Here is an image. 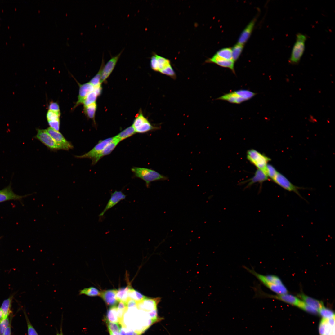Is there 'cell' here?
Listing matches in <instances>:
<instances>
[{"mask_svg":"<svg viewBox=\"0 0 335 335\" xmlns=\"http://www.w3.org/2000/svg\"><path fill=\"white\" fill-rule=\"evenodd\" d=\"M150 65L153 70L168 76L172 79L176 78V73L167 58L153 53L150 60Z\"/></svg>","mask_w":335,"mask_h":335,"instance_id":"cell-1","label":"cell"},{"mask_svg":"<svg viewBox=\"0 0 335 335\" xmlns=\"http://www.w3.org/2000/svg\"><path fill=\"white\" fill-rule=\"evenodd\" d=\"M132 171L137 177L144 181L146 187H149L150 183L153 181L158 180H165L167 179L166 176L161 174L156 171L146 168L139 167H133Z\"/></svg>","mask_w":335,"mask_h":335,"instance_id":"cell-2","label":"cell"},{"mask_svg":"<svg viewBox=\"0 0 335 335\" xmlns=\"http://www.w3.org/2000/svg\"><path fill=\"white\" fill-rule=\"evenodd\" d=\"M306 39L307 36L305 34L298 33L297 35L289 59L291 64L297 65L300 62L305 51Z\"/></svg>","mask_w":335,"mask_h":335,"instance_id":"cell-3","label":"cell"},{"mask_svg":"<svg viewBox=\"0 0 335 335\" xmlns=\"http://www.w3.org/2000/svg\"><path fill=\"white\" fill-rule=\"evenodd\" d=\"M132 126L136 133H145L159 128L153 126L140 110L134 119Z\"/></svg>","mask_w":335,"mask_h":335,"instance_id":"cell-4","label":"cell"},{"mask_svg":"<svg viewBox=\"0 0 335 335\" xmlns=\"http://www.w3.org/2000/svg\"><path fill=\"white\" fill-rule=\"evenodd\" d=\"M247 158L249 161L256 166L258 169L264 170L270 158L253 149H250L247 152Z\"/></svg>","mask_w":335,"mask_h":335,"instance_id":"cell-5","label":"cell"},{"mask_svg":"<svg viewBox=\"0 0 335 335\" xmlns=\"http://www.w3.org/2000/svg\"><path fill=\"white\" fill-rule=\"evenodd\" d=\"M113 140V137L99 141L98 143L90 151L81 155L76 156L78 158H89L93 161L99 155L103 149Z\"/></svg>","mask_w":335,"mask_h":335,"instance_id":"cell-6","label":"cell"},{"mask_svg":"<svg viewBox=\"0 0 335 335\" xmlns=\"http://www.w3.org/2000/svg\"><path fill=\"white\" fill-rule=\"evenodd\" d=\"M273 181L284 189L290 192H294L300 197L304 199L298 191L299 189H302L303 188L294 185L281 173L278 172Z\"/></svg>","mask_w":335,"mask_h":335,"instance_id":"cell-7","label":"cell"},{"mask_svg":"<svg viewBox=\"0 0 335 335\" xmlns=\"http://www.w3.org/2000/svg\"><path fill=\"white\" fill-rule=\"evenodd\" d=\"M34 138L39 141L48 148L52 150H60L59 146L46 129H37Z\"/></svg>","mask_w":335,"mask_h":335,"instance_id":"cell-8","label":"cell"},{"mask_svg":"<svg viewBox=\"0 0 335 335\" xmlns=\"http://www.w3.org/2000/svg\"><path fill=\"white\" fill-rule=\"evenodd\" d=\"M257 295L262 297L275 298L298 307L301 300L297 297L288 293L283 294L272 295L257 291Z\"/></svg>","mask_w":335,"mask_h":335,"instance_id":"cell-9","label":"cell"},{"mask_svg":"<svg viewBox=\"0 0 335 335\" xmlns=\"http://www.w3.org/2000/svg\"><path fill=\"white\" fill-rule=\"evenodd\" d=\"M46 130L53 139L60 149L68 150L73 148V146L71 143L68 141L59 131H56L50 127L47 128Z\"/></svg>","mask_w":335,"mask_h":335,"instance_id":"cell-10","label":"cell"},{"mask_svg":"<svg viewBox=\"0 0 335 335\" xmlns=\"http://www.w3.org/2000/svg\"><path fill=\"white\" fill-rule=\"evenodd\" d=\"M161 298L158 297L150 298L146 297L141 301L136 303L137 308L145 311L149 312L157 310V306L160 302Z\"/></svg>","mask_w":335,"mask_h":335,"instance_id":"cell-11","label":"cell"},{"mask_svg":"<svg viewBox=\"0 0 335 335\" xmlns=\"http://www.w3.org/2000/svg\"><path fill=\"white\" fill-rule=\"evenodd\" d=\"M123 50L117 55L112 56L106 64L104 65L102 69L100 83L105 81L110 75L119 58Z\"/></svg>","mask_w":335,"mask_h":335,"instance_id":"cell-12","label":"cell"},{"mask_svg":"<svg viewBox=\"0 0 335 335\" xmlns=\"http://www.w3.org/2000/svg\"><path fill=\"white\" fill-rule=\"evenodd\" d=\"M320 335H335V317L329 319H322L319 327Z\"/></svg>","mask_w":335,"mask_h":335,"instance_id":"cell-13","label":"cell"},{"mask_svg":"<svg viewBox=\"0 0 335 335\" xmlns=\"http://www.w3.org/2000/svg\"><path fill=\"white\" fill-rule=\"evenodd\" d=\"M126 195L121 191H115L111 194L110 198L105 207L99 215V217H102L109 209L113 208L121 200L125 199Z\"/></svg>","mask_w":335,"mask_h":335,"instance_id":"cell-14","label":"cell"},{"mask_svg":"<svg viewBox=\"0 0 335 335\" xmlns=\"http://www.w3.org/2000/svg\"><path fill=\"white\" fill-rule=\"evenodd\" d=\"M27 195L21 196L16 194L13 191L10 183L7 186L0 190V203L11 200L20 201Z\"/></svg>","mask_w":335,"mask_h":335,"instance_id":"cell-15","label":"cell"},{"mask_svg":"<svg viewBox=\"0 0 335 335\" xmlns=\"http://www.w3.org/2000/svg\"><path fill=\"white\" fill-rule=\"evenodd\" d=\"M205 62L214 63L221 67L228 68L230 69L234 73H235L234 69V62L233 60L225 59L215 54L211 58L207 59Z\"/></svg>","mask_w":335,"mask_h":335,"instance_id":"cell-16","label":"cell"},{"mask_svg":"<svg viewBox=\"0 0 335 335\" xmlns=\"http://www.w3.org/2000/svg\"><path fill=\"white\" fill-rule=\"evenodd\" d=\"M116 289L105 290L100 292V296L107 305L116 306L118 301L116 297Z\"/></svg>","mask_w":335,"mask_h":335,"instance_id":"cell-17","label":"cell"},{"mask_svg":"<svg viewBox=\"0 0 335 335\" xmlns=\"http://www.w3.org/2000/svg\"><path fill=\"white\" fill-rule=\"evenodd\" d=\"M79 90L78 99L74 108L80 104H83L84 99L88 94L93 91L94 89V87L89 82L83 84H79Z\"/></svg>","mask_w":335,"mask_h":335,"instance_id":"cell-18","label":"cell"},{"mask_svg":"<svg viewBox=\"0 0 335 335\" xmlns=\"http://www.w3.org/2000/svg\"><path fill=\"white\" fill-rule=\"evenodd\" d=\"M257 20V18H254L246 26L241 33L238 39V43L244 45L250 38Z\"/></svg>","mask_w":335,"mask_h":335,"instance_id":"cell-19","label":"cell"},{"mask_svg":"<svg viewBox=\"0 0 335 335\" xmlns=\"http://www.w3.org/2000/svg\"><path fill=\"white\" fill-rule=\"evenodd\" d=\"M297 296L306 304L316 309L318 311L320 309L324 306L322 302L312 298L303 293H301L298 294Z\"/></svg>","mask_w":335,"mask_h":335,"instance_id":"cell-20","label":"cell"},{"mask_svg":"<svg viewBox=\"0 0 335 335\" xmlns=\"http://www.w3.org/2000/svg\"><path fill=\"white\" fill-rule=\"evenodd\" d=\"M119 142L115 136L113 137V140L103 149L96 158L92 161V164H95L103 157L110 154Z\"/></svg>","mask_w":335,"mask_h":335,"instance_id":"cell-21","label":"cell"},{"mask_svg":"<svg viewBox=\"0 0 335 335\" xmlns=\"http://www.w3.org/2000/svg\"><path fill=\"white\" fill-rule=\"evenodd\" d=\"M268 180V177L265 172L263 170L258 169L256 171L254 176L249 181L247 187L253 184L258 182L262 184L263 182Z\"/></svg>","mask_w":335,"mask_h":335,"instance_id":"cell-22","label":"cell"},{"mask_svg":"<svg viewBox=\"0 0 335 335\" xmlns=\"http://www.w3.org/2000/svg\"><path fill=\"white\" fill-rule=\"evenodd\" d=\"M217 99L226 100L231 103L237 104H240L246 101L237 94L235 91L226 94L218 98Z\"/></svg>","mask_w":335,"mask_h":335,"instance_id":"cell-23","label":"cell"},{"mask_svg":"<svg viewBox=\"0 0 335 335\" xmlns=\"http://www.w3.org/2000/svg\"><path fill=\"white\" fill-rule=\"evenodd\" d=\"M13 295H12L3 302L0 308L3 313V319L7 318L11 313V308Z\"/></svg>","mask_w":335,"mask_h":335,"instance_id":"cell-24","label":"cell"},{"mask_svg":"<svg viewBox=\"0 0 335 335\" xmlns=\"http://www.w3.org/2000/svg\"><path fill=\"white\" fill-rule=\"evenodd\" d=\"M263 285L277 294L281 295L288 293L287 288L283 284H279L265 283Z\"/></svg>","mask_w":335,"mask_h":335,"instance_id":"cell-25","label":"cell"},{"mask_svg":"<svg viewBox=\"0 0 335 335\" xmlns=\"http://www.w3.org/2000/svg\"><path fill=\"white\" fill-rule=\"evenodd\" d=\"M106 321L114 323H119V319L116 306H111L108 310L106 315Z\"/></svg>","mask_w":335,"mask_h":335,"instance_id":"cell-26","label":"cell"},{"mask_svg":"<svg viewBox=\"0 0 335 335\" xmlns=\"http://www.w3.org/2000/svg\"><path fill=\"white\" fill-rule=\"evenodd\" d=\"M130 288V286H128L117 290L116 297L118 302L121 301L126 303L129 299L128 291Z\"/></svg>","mask_w":335,"mask_h":335,"instance_id":"cell-27","label":"cell"},{"mask_svg":"<svg viewBox=\"0 0 335 335\" xmlns=\"http://www.w3.org/2000/svg\"><path fill=\"white\" fill-rule=\"evenodd\" d=\"M136 133L134 129L132 126L122 131L114 136L120 142L132 136Z\"/></svg>","mask_w":335,"mask_h":335,"instance_id":"cell-28","label":"cell"},{"mask_svg":"<svg viewBox=\"0 0 335 335\" xmlns=\"http://www.w3.org/2000/svg\"><path fill=\"white\" fill-rule=\"evenodd\" d=\"M96 109L97 104L96 102L88 106H84V111L88 118L94 120Z\"/></svg>","mask_w":335,"mask_h":335,"instance_id":"cell-29","label":"cell"},{"mask_svg":"<svg viewBox=\"0 0 335 335\" xmlns=\"http://www.w3.org/2000/svg\"><path fill=\"white\" fill-rule=\"evenodd\" d=\"M215 54L218 56L225 59L232 60V49L230 47L221 49L218 50Z\"/></svg>","mask_w":335,"mask_h":335,"instance_id":"cell-30","label":"cell"},{"mask_svg":"<svg viewBox=\"0 0 335 335\" xmlns=\"http://www.w3.org/2000/svg\"><path fill=\"white\" fill-rule=\"evenodd\" d=\"M100 293L99 290L92 287L84 288L79 291V295H85L90 297L99 296Z\"/></svg>","mask_w":335,"mask_h":335,"instance_id":"cell-31","label":"cell"},{"mask_svg":"<svg viewBox=\"0 0 335 335\" xmlns=\"http://www.w3.org/2000/svg\"><path fill=\"white\" fill-rule=\"evenodd\" d=\"M128 297L129 298L134 300L136 303L141 301L146 297L131 288L129 290Z\"/></svg>","mask_w":335,"mask_h":335,"instance_id":"cell-32","label":"cell"},{"mask_svg":"<svg viewBox=\"0 0 335 335\" xmlns=\"http://www.w3.org/2000/svg\"><path fill=\"white\" fill-rule=\"evenodd\" d=\"M103 57L100 69L96 75L89 82L94 87L101 84L100 80L102 69L105 65L104 60Z\"/></svg>","mask_w":335,"mask_h":335,"instance_id":"cell-33","label":"cell"},{"mask_svg":"<svg viewBox=\"0 0 335 335\" xmlns=\"http://www.w3.org/2000/svg\"><path fill=\"white\" fill-rule=\"evenodd\" d=\"M243 45L238 43L231 48L232 60L234 62L236 61L239 58L243 51Z\"/></svg>","mask_w":335,"mask_h":335,"instance_id":"cell-34","label":"cell"},{"mask_svg":"<svg viewBox=\"0 0 335 335\" xmlns=\"http://www.w3.org/2000/svg\"><path fill=\"white\" fill-rule=\"evenodd\" d=\"M318 314L323 319H329L335 317V314L333 311L324 306L318 310Z\"/></svg>","mask_w":335,"mask_h":335,"instance_id":"cell-35","label":"cell"},{"mask_svg":"<svg viewBox=\"0 0 335 335\" xmlns=\"http://www.w3.org/2000/svg\"><path fill=\"white\" fill-rule=\"evenodd\" d=\"M109 333L115 335H119L121 327L118 323L111 322L106 321Z\"/></svg>","mask_w":335,"mask_h":335,"instance_id":"cell-36","label":"cell"},{"mask_svg":"<svg viewBox=\"0 0 335 335\" xmlns=\"http://www.w3.org/2000/svg\"><path fill=\"white\" fill-rule=\"evenodd\" d=\"M235 92L246 101L252 98L256 94L249 90L245 89L239 90Z\"/></svg>","mask_w":335,"mask_h":335,"instance_id":"cell-37","label":"cell"},{"mask_svg":"<svg viewBox=\"0 0 335 335\" xmlns=\"http://www.w3.org/2000/svg\"><path fill=\"white\" fill-rule=\"evenodd\" d=\"M97 96L94 91L89 93L83 102V104L84 105V107L96 102Z\"/></svg>","mask_w":335,"mask_h":335,"instance_id":"cell-38","label":"cell"},{"mask_svg":"<svg viewBox=\"0 0 335 335\" xmlns=\"http://www.w3.org/2000/svg\"><path fill=\"white\" fill-rule=\"evenodd\" d=\"M264 171L265 172L268 177L272 180L274 179L278 172L272 165L270 164L267 165Z\"/></svg>","mask_w":335,"mask_h":335,"instance_id":"cell-39","label":"cell"},{"mask_svg":"<svg viewBox=\"0 0 335 335\" xmlns=\"http://www.w3.org/2000/svg\"><path fill=\"white\" fill-rule=\"evenodd\" d=\"M60 116V112L49 110L47 112L46 117L48 121L59 119Z\"/></svg>","mask_w":335,"mask_h":335,"instance_id":"cell-40","label":"cell"},{"mask_svg":"<svg viewBox=\"0 0 335 335\" xmlns=\"http://www.w3.org/2000/svg\"><path fill=\"white\" fill-rule=\"evenodd\" d=\"M298 307L312 314H318V310L307 305L302 301L300 303Z\"/></svg>","mask_w":335,"mask_h":335,"instance_id":"cell-41","label":"cell"},{"mask_svg":"<svg viewBox=\"0 0 335 335\" xmlns=\"http://www.w3.org/2000/svg\"><path fill=\"white\" fill-rule=\"evenodd\" d=\"M9 317L0 321V335H3L4 331L10 324Z\"/></svg>","mask_w":335,"mask_h":335,"instance_id":"cell-42","label":"cell"},{"mask_svg":"<svg viewBox=\"0 0 335 335\" xmlns=\"http://www.w3.org/2000/svg\"><path fill=\"white\" fill-rule=\"evenodd\" d=\"M139 332L123 326L121 328L119 335H141Z\"/></svg>","mask_w":335,"mask_h":335,"instance_id":"cell-43","label":"cell"},{"mask_svg":"<svg viewBox=\"0 0 335 335\" xmlns=\"http://www.w3.org/2000/svg\"><path fill=\"white\" fill-rule=\"evenodd\" d=\"M28 327V335H38L37 332L30 323L25 312H24Z\"/></svg>","mask_w":335,"mask_h":335,"instance_id":"cell-44","label":"cell"},{"mask_svg":"<svg viewBox=\"0 0 335 335\" xmlns=\"http://www.w3.org/2000/svg\"><path fill=\"white\" fill-rule=\"evenodd\" d=\"M48 123L50 127L53 129L59 131L60 127V121L59 119L48 121Z\"/></svg>","mask_w":335,"mask_h":335,"instance_id":"cell-45","label":"cell"},{"mask_svg":"<svg viewBox=\"0 0 335 335\" xmlns=\"http://www.w3.org/2000/svg\"><path fill=\"white\" fill-rule=\"evenodd\" d=\"M49 110L57 112H60L59 107L58 104L55 102H51L48 106Z\"/></svg>","mask_w":335,"mask_h":335,"instance_id":"cell-46","label":"cell"},{"mask_svg":"<svg viewBox=\"0 0 335 335\" xmlns=\"http://www.w3.org/2000/svg\"><path fill=\"white\" fill-rule=\"evenodd\" d=\"M127 308L137 307L136 302L134 300L129 298L126 302Z\"/></svg>","mask_w":335,"mask_h":335,"instance_id":"cell-47","label":"cell"},{"mask_svg":"<svg viewBox=\"0 0 335 335\" xmlns=\"http://www.w3.org/2000/svg\"><path fill=\"white\" fill-rule=\"evenodd\" d=\"M102 89L101 85L100 84L97 86L94 87L93 91L95 92L98 96L101 94L102 92Z\"/></svg>","mask_w":335,"mask_h":335,"instance_id":"cell-48","label":"cell"},{"mask_svg":"<svg viewBox=\"0 0 335 335\" xmlns=\"http://www.w3.org/2000/svg\"><path fill=\"white\" fill-rule=\"evenodd\" d=\"M11 323L5 330L3 335H11Z\"/></svg>","mask_w":335,"mask_h":335,"instance_id":"cell-49","label":"cell"},{"mask_svg":"<svg viewBox=\"0 0 335 335\" xmlns=\"http://www.w3.org/2000/svg\"><path fill=\"white\" fill-rule=\"evenodd\" d=\"M3 319V313L2 310L0 308V321Z\"/></svg>","mask_w":335,"mask_h":335,"instance_id":"cell-50","label":"cell"},{"mask_svg":"<svg viewBox=\"0 0 335 335\" xmlns=\"http://www.w3.org/2000/svg\"><path fill=\"white\" fill-rule=\"evenodd\" d=\"M57 335H63L61 330L60 333H58Z\"/></svg>","mask_w":335,"mask_h":335,"instance_id":"cell-51","label":"cell"},{"mask_svg":"<svg viewBox=\"0 0 335 335\" xmlns=\"http://www.w3.org/2000/svg\"><path fill=\"white\" fill-rule=\"evenodd\" d=\"M109 334H110V335H114V334H113V333H109Z\"/></svg>","mask_w":335,"mask_h":335,"instance_id":"cell-52","label":"cell"}]
</instances>
